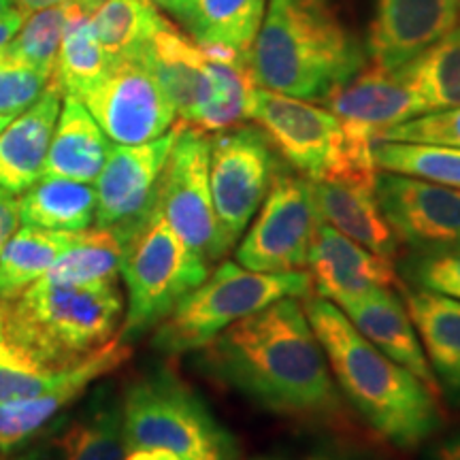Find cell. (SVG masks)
Instances as JSON below:
<instances>
[{"label":"cell","mask_w":460,"mask_h":460,"mask_svg":"<svg viewBox=\"0 0 460 460\" xmlns=\"http://www.w3.org/2000/svg\"><path fill=\"white\" fill-rule=\"evenodd\" d=\"M62 3H68V0H15V7L24 11L26 15H31V13H37V11L56 7V4H62Z\"/></svg>","instance_id":"f6af8a7d"},{"label":"cell","mask_w":460,"mask_h":460,"mask_svg":"<svg viewBox=\"0 0 460 460\" xmlns=\"http://www.w3.org/2000/svg\"><path fill=\"white\" fill-rule=\"evenodd\" d=\"M124 447H158L181 460H237L239 446L197 390L169 367L139 373L122 393Z\"/></svg>","instance_id":"5b68a950"},{"label":"cell","mask_w":460,"mask_h":460,"mask_svg":"<svg viewBox=\"0 0 460 460\" xmlns=\"http://www.w3.org/2000/svg\"><path fill=\"white\" fill-rule=\"evenodd\" d=\"M303 309L339 393L373 433L399 450H413L446 427L441 394L367 341L335 303L309 292Z\"/></svg>","instance_id":"7a4b0ae2"},{"label":"cell","mask_w":460,"mask_h":460,"mask_svg":"<svg viewBox=\"0 0 460 460\" xmlns=\"http://www.w3.org/2000/svg\"><path fill=\"white\" fill-rule=\"evenodd\" d=\"M320 222L314 183L279 160L261 214L239 239L234 261L256 273L307 271Z\"/></svg>","instance_id":"9c48e42d"},{"label":"cell","mask_w":460,"mask_h":460,"mask_svg":"<svg viewBox=\"0 0 460 460\" xmlns=\"http://www.w3.org/2000/svg\"><path fill=\"white\" fill-rule=\"evenodd\" d=\"M211 75V99L200 109L192 128L207 135L233 128L250 119L258 82L250 51L200 45Z\"/></svg>","instance_id":"484cf974"},{"label":"cell","mask_w":460,"mask_h":460,"mask_svg":"<svg viewBox=\"0 0 460 460\" xmlns=\"http://www.w3.org/2000/svg\"><path fill=\"white\" fill-rule=\"evenodd\" d=\"M154 7L163 9L164 13H169L171 17H175V22H180V17L183 13V7H186V0H149Z\"/></svg>","instance_id":"bcb514c9"},{"label":"cell","mask_w":460,"mask_h":460,"mask_svg":"<svg viewBox=\"0 0 460 460\" xmlns=\"http://www.w3.org/2000/svg\"><path fill=\"white\" fill-rule=\"evenodd\" d=\"M250 460H394L388 452L379 450L377 446L362 444L345 437H329V439L312 441L307 446L281 447L258 454Z\"/></svg>","instance_id":"ab89813d"},{"label":"cell","mask_w":460,"mask_h":460,"mask_svg":"<svg viewBox=\"0 0 460 460\" xmlns=\"http://www.w3.org/2000/svg\"><path fill=\"white\" fill-rule=\"evenodd\" d=\"M109 146L111 143L84 102L77 96H62L60 115L41 177L94 183L105 166Z\"/></svg>","instance_id":"d4e9b609"},{"label":"cell","mask_w":460,"mask_h":460,"mask_svg":"<svg viewBox=\"0 0 460 460\" xmlns=\"http://www.w3.org/2000/svg\"><path fill=\"white\" fill-rule=\"evenodd\" d=\"M51 79L0 49V115H17L32 105Z\"/></svg>","instance_id":"74e56055"},{"label":"cell","mask_w":460,"mask_h":460,"mask_svg":"<svg viewBox=\"0 0 460 460\" xmlns=\"http://www.w3.org/2000/svg\"><path fill=\"white\" fill-rule=\"evenodd\" d=\"M124 454L122 396L105 384L0 460H124Z\"/></svg>","instance_id":"9a60e30c"},{"label":"cell","mask_w":460,"mask_h":460,"mask_svg":"<svg viewBox=\"0 0 460 460\" xmlns=\"http://www.w3.org/2000/svg\"><path fill=\"white\" fill-rule=\"evenodd\" d=\"M79 233L32 226L17 230L0 254V303L13 301L41 279L58 256L77 241Z\"/></svg>","instance_id":"f546056e"},{"label":"cell","mask_w":460,"mask_h":460,"mask_svg":"<svg viewBox=\"0 0 460 460\" xmlns=\"http://www.w3.org/2000/svg\"><path fill=\"white\" fill-rule=\"evenodd\" d=\"M396 271L407 286L460 301V247L424 254L407 252Z\"/></svg>","instance_id":"d590c367"},{"label":"cell","mask_w":460,"mask_h":460,"mask_svg":"<svg viewBox=\"0 0 460 460\" xmlns=\"http://www.w3.org/2000/svg\"><path fill=\"white\" fill-rule=\"evenodd\" d=\"M345 318L354 324L367 341L376 345L382 354H386L396 365L405 367L413 376L422 379L427 386L439 393L435 376L430 371L427 354L416 332V326L410 318L405 303L394 292V288H379L367 295L345 298L337 303ZM441 394V393H439Z\"/></svg>","instance_id":"44dd1931"},{"label":"cell","mask_w":460,"mask_h":460,"mask_svg":"<svg viewBox=\"0 0 460 460\" xmlns=\"http://www.w3.org/2000/svg\"><path fill=\"white\" fill-rule=\"evenodd\" d=\"M60 373L43 371L41 367L26 360L15 348H11L0 329V405L41 393Z\"/></svg>","instance_id":"f35d334b"},{"label":"cell","mask_w":460,"mask_h":460,"mask_svg":"<svg viewBox=\"0 0 460 460\" xmlns=\"http://www.w3.org/2000/svg\"><path fill=\"white\" fill-rule=\"evenodd\" d=\"M250 119L261 126L279 158L309 181L373 180V137L329 111L258 85Z\"/></svg>","instance_id":"8992f818"},{"label":"cell","mask_w":460,"mask_h":460,"mask_svg":"<svg viewBox=\"0 0 460 460\" xmlns=\"http://www.w3.org/2000/svg\"><path fill=\"white\" fill-rule=\"evenodd\" d=\"M13 118H15V115H0V130H3L4 126H7Z\"/></svg>","instance_id":"c3c4849f"},{"label":"cell","mask_w":460,"mask_h":460,"mask_svg":"<svg viewBox=\"0 0 460 460\" xmlns=\"http://www.w3.org/2000/svg\"><path fill=\"white\" fill-rule=\"evenodd\" d=\"M320 105L371 137L388 126L427 113L422 99L402 77L401 68H386L373 62L331 92Z\"/></svg>","instance_id":"d6986e66"},{"label":"cell","mask_w":460,"mask_h":460,"mask_svg":"<svg viewBox=\"0 0 460 460\" xmlns=\"http://www.w3.org/2000/svg\"><path fill=\"white\" fill-rule=\"evenodd\" d=\"M15 9V0H0V17Z\"/></svg>","instance_id":"7dc6e473"},{"label":"cell","mask_w":460,"mask_h":460,"mask_svg":"<svg viewBox=\"0 0 460 460\" xmlns=\"http://www.w3.org/2000/svg\"><path fill=\"white\" fill-rule=\"evenodd\" d=\"M60 107L62 92L49 82L31 107L0 130V190L17 197L41 180Z\"/></svg>","instance_id":"7402d4cb"},{"label":"cell","mask_w":460,"mask_h":460,"mask_svg":"<svg viewBox=\"0 0 460 460\" xmlns=\"http://www.w3.org/2000/svg\"><path fill=\"white\" fill-rule=\"evenodd\" d=\"M320 217L348 239L388 261L399 258V241L377 205L373 180L312 181Z\"/></svg>","instance_id":"cb8c5ba5"},{"label":"cell","mask_w":460,"mask_h":460,"mask_svg":"<svg viewBox=\"0 0 460 460\" xmlns=\"http://www.w3.org/2000/svg\"><path fill=\"white\" fill-rule=\"evenodd\" d=\"M376 197L401 247L413 254L460 247V190L377 171Z\"/></svg>","instance_id":"5bb4252c"},{"label":"cell","mask_w":460,"mask_h":460,"mask_svg":"<svg viewBox=\"0 0 460 460\" xmlns=\"http://www.w3.org/2000/svg\"><path fill=\"white\" fill-rule=\"evenodd\" d=\"M396 290L416 326L437 388L450 405L460 407V301L405 281Z\"/></svg>","instance_id":"603a6c76"},{"label":"cell","mask_w":460,"mask_h":460,"mask_svg":"<svg viewBox=\"0 0 460 460\" xmlns=\"http://www.w3.org/2000/svg\"><path fill=\"white\" fill-rule=\"evenodd\" d=\"M181 130V122L158 139L139 146L111 143L105 166L94 181L96 226L111 228L126 243L154 205L158 180Z\"/></svg>","instance_id":"4fadbf2b"},{"label":"cell","mask_w":460,"mask_h":460,"mask_svg":"<svg viewBox=\"0 0 460 460\" xmlns=\"http://www.w3.org/2000/svg\"><path fill=\"white\" fill-rule=\"evenodd\" d=\"M154 207L177 237L207 264L220 262L230 245L217 222L209 186V135L181 124L158 180Z\"/></svg>","instance_id":"30bf717a"},{"label":"cell","mask_w":460,"mask_h":460,"mask_svg":"<svg viewBox=\"0 0 460 460\" xmlns=\"http://www.w3.org/2000/svg\"><path fill=\"white\" fill-rule=\"evenodd\" d=\"M139 54L175 107L177 122L192 124L211 99V75L203 48L163 17Z\"/></svg>","instance_id":"ffe728a7"},{"label":"cell","mask_w":460,"mask_h":460,"mask_svg":"<svg viewBox=\"0 0 460 460\" xmlns=\"http://www.w3.org/2000/svg\"><path fill=\"white\" fill-rule=\"evenodd\" d=\"M373 141H407L430 143L460 149V107L427 111L405 122L379 130Z\"/></svg>","instance_id":"8d00e7d4"},{"label":"cell","mask_w":460,"mask_h":460,"mask_svg":"<svg viewBox=\"0 0 460 460\" xmlns=\"http://www.w3.org/2000/svg\"><path fill=\"white\" fill-rule=\"evenodd\" d=\"M160 22L149 0H92V31L109 58L139 54Z\"/></svg>","instance_id":"d6a6232c"},{"label":"cell","mask_w":460,"mask_h":460,"mask_svg":"<svg viewBox=\"0 0 460 460\" xmlns=\"http://www.w3.org/2000/svg\"><path fill=\"white\" fill-rule=\"evenodd\" d=\"M307 273L314 295L335 305L379 288L396 290L401 284L394 261L373 254L324 220L315 230L307 258Z\"/></svg>","instance_id":"ac0fdd59"},{"label":"cell","mask_w":460,"mask_h":460,"mask_svg":"<svg viewBox=\"0 0 460 460\" xmlns=\"http://www.w3.org/2000/svg\"><path fill=\"white\" fill-rule=\"evenodd\" d=\"M132 356L130 343L115 337L99 352L79 365L65 369L49 386L28 399L9 401L0 405V456H7L26 444L34 433L48 427L51 420L77 405L96 379L109 376Z\"/></svg>","instance_id":"2e32d148"},{"label":"cell","mask_w":460,"mask_h":460,"mask_svg":"<svg viewBox=\"0 0 460 460\" xmlns=\"http://www.w3.org/2000/svg\"><path fill=\"white\" fill-rule=\"evenodd\" d=\"M124 460H181V458L169 450L143 447V450H128L124 454Z\"/></svg>","instance_id":"ee69618b"},{"label":"cell","mask_w":460,"mask_h":460,"mask_svg":"<svg viewBox=\"0 0 460 460\" xmlns=\"http://www.w3.org/2000/svg\"><path fill=\"white\" fill-rule=\"evenodd\" d=\"M399 68L427 111L460 107V22Z\"/></svg>","instance_id":"4dcf8cb0"},{"label":"cell","mask_w":460,"mask_h":460,"mask_svg":"<svg viewBox=\"0 0 460 460\" xmlns=\"http://www.w3.org/2000/svg\"><path fill=\"white\" fill-rule=\"evenodd\" d=\"M124 309L118 279L84 286L39 279L13 301L0 303V329L26 360L60 373L118 337Z\"/></svg>","instance_id":"277c9868"},{"label":"cell","mask_w":460,"mask_h":460,"mask_svg":"<svg viewBox=\"0 0 460 460\" xmlns=\"http://www.w3.org/2000/svg\"><path fill=\"white\" fill-rule=\"evenodd\" d=\"M199 367L275 416L329 424L343 416L329 360L295 296L228 326L200 349Z\"/></svg>","instance_id":"6da1fadb"},{"label":"cell","mask_w":460,"mask_h":460,"mask_svg":"<svg viewBox=\"0 0 460 460\" xmlns=\"http://www.w3.org/2000/svg\"><path fill=\"white\" fill-rule=\"evenodd\" d=\"M20 217L24 226L79 233L96 217V190L62 177H41L20 197Z\"/></svg>","instance_id":"83f0119b"},{"label":"cell","mask_w":460,"mask_h":460,"mask_svg":"<svg viewBox=\"0 0 460 460\" xmlns=\"http://www.w3.org/2000/svg\"><path fill=\"white\" fill-rule=\"evenodd\" d=\"M279 158L258 124L209 135V186L226 243H239L261 209Z\"/></svg>","instance_id":"8fae6325"},{"label":"cell","mask_w":460,"mask_h":460,"mask_svg":"<svg viewBox=\"0 0 460 460\" xmlns=\"http://www.w3.org/2000/svg\"><path fill=\"white\" fill-rule=\"evenodd\" d=\"M90 9L92 0H71V13L51 75V82L60 88L62 96L71 94L82 99L102 77L111 60L92 31Z\"/></svg>","instance_id":"f1b7e54d"},{"label":"cell","mask_w":460,"mask_h":460,"mask_svg":"<svg viewBox=\"0 0 460 460\" xmlns=\"http://www.w3.org/2000/svg\"><path fill=\"white\" fill-rule=\"evenodd\" d=\"M68 13H71V0L26 15L24 24L3 51L51 79L62 37H65Z\"/></svg>","instance_id":"e575fe53"},{"label":"cell","mask_w":460,"mask_h":460,"mask_svg":"<svg viewBox=\"0 0 460 460\" xmlns=\"http://www.w3.org/2000/svg\"><path fill=\"white\" fill-rule=\"evenodd\" d=\"M79 101L118 146L154 141L177 122L175 107L141 54L111 58L102 77Z\"/></svg>","instance_id":"7c38bea8"},{"label":"cell","mask_w":460,"mask_h":460,"mask_svg":"<svg viewBox=\"0 0 460 460\" xmlns=\"http://www.w3.org/2000/svg\"><path fill=\"white\" fill-rule=\"evenodd\" d=\"M427 460H460V427L435 441Z\"/></svg>","instance_id":"b9f144b4"},{"label":"cell","mask_w":460,"mask_h":460,"mask_svg":"<svg viewBox=\"0 0 460 460\" xmlns=\"http://www.w3.org/2000/svg\"><path fill=\"white\" fill-rule=\"evenodd\" d=\"M312 292L307 271L256 273L237 262L222 261L203 284L177 303L154 329L152 345L160 354L197 352L234 322L261 312L279 298H303Z\"/></svg>","instance_id":"52a82bcc"},{"label":"cell","mask_w":460,"mask_h":460,"mask_svg":"<svg viewBox=\"0 0 460 460\" xmlns=\"http://www.w3.org/2000/svg\"><path fill=\"white\" fill-rule=\"evenodd\" d=\"M209 267L152 205L141 226L124 243L119 278L126 288V314L118 337L132 343L156 329L183 296L203 284L211 273Z\"/></svg>","instance_id":"ba28073f"},{"label":"cell","mask_w":460,"mask_h":460,"mask_svg":"<svg viewBox=\"0 0 460 460\" xmlns=\"http://www.w3.org/2000/svg\"><path fill=\"white\" fill-rule=\"evenodd\" d=\"M460 22V0H369L365 45L369 62L399 68Z\"/></svg>","instance_id":"e0dca14e"},{"label":"cell","mask_w":460,"mask_h":460,"mask_svg":"<svg viewBox=\"0 0 460 460\" xmlns=\"http://www.w3.org/2000/svg\"><path fill=\"white\" fill-rule=\"evenodd\" d=\"M124 243L111 228H85L68 250L58 256L43 281L58 286H84L119 278Z\"/></svg>","instance_id":"1f68e13d"},{"label":"cell","mask_w":460,"mask_h":460,"mask_svg":"<svg viewBox=\"0 0 460 460\" xmlns=\"http://www.w3.org/2000/svg\"><path fill=\"white\" fill-rule=\"evenodd\" d=\"M371 154L377 171L460 190V149L430 143L373 141Z\"/></svg>","instance_id":"836d02e7"},{"label":"cell","mask_w":460,"mask_h":460,"mask_svg":"<svg viewBox=\"0 0 460 460\" xmlns=\"http://www.w3.org/2000/svg\"><path fill=\"white\" fill-rule=\"evenodd\" d=\"M24 20H26V13L17 7L0 17V49L7 48L11 39L15 37L17 31H20L22 24H24Z\"/></svg>","instance_id":"7bdbcfd3"},{"label":"cell","mask_w":460,"mask_h":460,"mask_svg":"<svg viewBox=\"0 0 460 460\" xmlns=\"http://www.w3.org/2000/svg\"><path fill=\"white\" fill-rule=\"evenodd\" d=\"M250 54L261 88L312 102L369 65L345 0H267Z\"/></svg>","instance_id":"3957f363"},{"label":"cell","mask_w":460,"mask_h":460,"mask_svg":"<svg viewBox=\"0 0 460 460\" xmlns=\"http://www.w3.org/2000/svg\"><path fill=\"white\" fill-rule=\"evenodd\" d=\"M20 199L7 190H0V254L11 237L20 230Z\"/></svg>","instance_id":"60d3db41"},{"label":"cell","mask_w":460,"mask_h":460,"mask_svg":"<svg viewBox=\"0 0 460 460\" xmlns=\"http://www.w3.org/2000/svg\"><path fill=\"white\" fill-rule=\"evenodd\" d=\"M264 11L267 0H186L180 24L199 45L252 51Z\"/></svg>","instance_id":"4316f807"}]
</instances>
